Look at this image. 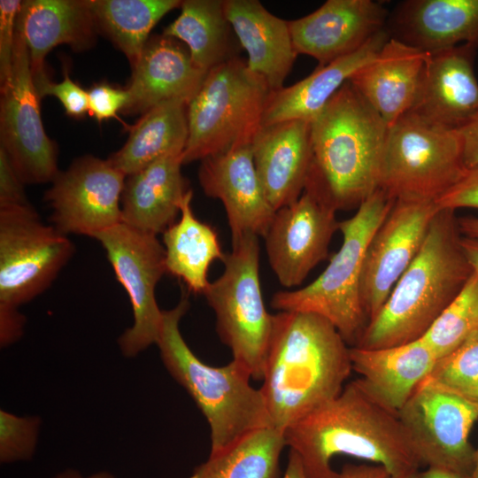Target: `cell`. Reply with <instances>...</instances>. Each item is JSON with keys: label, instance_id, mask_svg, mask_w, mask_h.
I'll use <instances>...</instances> for the list:
<instances>
[{"label": "cell", "instance_id": "obj_1", "mask_svg": "<svg viewBox=\"0 0 478 478\" xmlns=\"http://www.w3.org/2000/svg\"><path fill=\"white\" fill-rule=\"evenodd\" d=\"M352 370L351 347L325 318L279 312L260 388L272 428H289L336 397Z\"/></svg>", "mask_w": 478, "mask_h": 478}, {"label": "cell", "instance_id": "obj_2", "mask_svg": "<svg viewBox=\"0 0 478 478\" xmlns=\"http://www.w3.org/2000/svg\"><path fill=\"white\" fill-rule=\"evenodd\" d=\"M307 478H328L331 460L346 455L382 466L391 478H403L421 465L406 436L398 412L379 402L356 379L334 399L284 432Z\"/></svg>", "mask_w": 478, "mask_h": 478}, {"label": "cell", "instance_id": "obj_3", "mask_svg": "<svg viewBox=\"0 0 478 478\" xmlns=\"http://www.w3.org/2000/svg\"><path fill=\"white\" fill-rule=\"evenodd\" d=\"M389 126L346 81L311 122L305 190L336 211L358 208L380 189Z\"/></svg>", "mask_w": 478, "mask_h": 478}, {"label": "cell", "instance_id": "obj_4", "mask_svg": "<svg viewBox=\"0 0 478 478\" xmlns=\"http://www.w3.org/2000/svg\"><path fill=\"white\" fill-rule=\"evenodd\" d=\"M460 238L455 211L440 209L419 253L368 322L356 347L389 348L426 334L474 273Z\"/></svg>", "mask_w": 478, "mask_h": 478}, {"label": "cell", "instance_id": "obj_5", "mask_svg": "<svg viewBox=\"0 0 478 478\" xmlns=\"http://www.w3.org/2000/svg\"><path fill=\"white\" fill-rule=\"evenodd\" d=\"M189 307L182 296L172 309L163 310L157 345L172 377L193 398L210 427V454L220 452L251 434L272 428L260 389L251 374L232 360L212 366L199 359L185 342L180 321Z\"/></svg>", "mask_w": 478, "mask_h": 478}, {"label": "cell", "instance_id": "obj_6", "mask_svg": "<svg viewBox=\"0 0 478 478\" xmlns=\"http://www.w3.org/2000/svg\"><path fill=\"white\" fill-rule=\"evenodd\" d=\"M395 199L379 189L349 219L339 221L343 243L324 271L310 284L275 292L271 306L280 312L314 313L331 322L350 347L368 324L360 297V277L367 245Z\"/></svg>", "mask_w": 478, "mask_h": 478}, {"label": "cell", "instance_id": "obj_7", "mask_svg": "<svg viewBox=\"0 0 478 478\" xmlns=\"http://www.w3.org/2000/svg\"><path fill=\"white\" fill-rule=\"evenodd\" d=\"M271 91L266 80L239 57L211 69L188 103L189 137L182 163L251 145L262 126Z\"/></svg>", "mask_w": 478, "mask_h": 478}, {"label": "cell", "instance_id": "obj_8", "mask_svg": "<svg viewBox=\"0 0 478 478\" xmlns=\"http://www.w3.org/2000/svg\"><path fill=\"white\" fill-rule=\"evenodd\" d=\"M256 235L232 241L221 260L222 274L204 296L216 318V330L233 359L254 380H262L273 331V314L264 305L259 278V245Z\"/></svg>", "mask_w": 478, "mask_h": 478}, {"label": "cell", "instance_id": "obj_9", "mask_svg": "<svg viewBox=\"0 0 478 478\" xmlns=\"http://www.w3.org/2000/svg\"><path fill=\"white\" fill-rule=\"evenodd\" d=\"M466 169L458 129L408 112L389 127L380 189L395 200L435 201Z\"/></svg>", "mask_w": 478, "mask_h": 478}, {"label": "cell", "instance_id": "obj_10", "mask_svg": "<svg viewBox=\"0 0 478 478\" xmlns=\"http://www.w3.org/2000/svg\"><path fill=\"white\" fill-rule=\"evenodd\" d=\"M74 251L31 204L0 208V309L19 310L44 292Z\"/></svg>", "mask_w": 478, "mask_h": 478}, {"label": "cell", "instance_id": "obj_11", "mask_svg": "<svg viewBox=\"0 0 478 478\" xmlns=\"http://www.w3.org/2000/svg\"><path fill=\"white\" fill-rule=\"evenodd\" d=\"M421 465L470 475L475 449L469 442L478 403L426 378L398 411Z\"/></svg>", "mask_w": 478, "mask_h": 478}, {"label": "cell", "instance_id": "obj_12", "mask_svg": "<svg viewBox=\"0 0 478 478\" xmlns=\"http://www.w3.org/2000/svg\"><path fill=\"white\" fill-rule=\"evenodd\" d=\"M115 276L127 291L134 323L119 337L122 354L131 358L157 343L163 310L156 300V286L166 273V254L158 235L124 222L98 234Z\"/></svg>", "mask_w": 478, "mask_h": 478}, {"label": "cell", "instance_id": "obj_13", "mask_svg": "<svg viewBox=\"0 0 478 478\" xmlns=\"http://www.w3.org/2000/svg\"><path fill=\"white\" fill-rule=\"evenodd\" d=\"M0 135V147L25 184L53 181L60 172L57 148L43 128L27 45L17 27L12 76L1 89Z\"/></svg>", "mask_w": 478, "mask_h": 478}, {"label": "cell", "instance_id": "obj_14", "mask_svg": "<svg viewBox=\"0 0 478 478\" xmlns=\"http://www.w3.org/2000/svg\"><path fill=\"white\" fill-rule=\"evenodd\" d=\"M125 180L108 159L90 155L75 159L44 194L50 224L66 235L92 238L120 224Z\"/></svg>", "mask_w": 478, "mask_h": 478}, {"label": "cell", "instance_id": "obj_15", "mask_svg": "<svg viewBox=\"0 0 478 478\" xmlns=\"http://www.w3.org/2000/svg\"><path fill=\"white\" fill-rule=\"evenodd\" d=\"M439 210L434 200L396 199L372 236L360 277V297L368 322L419 253Z\"/></svg>", "mask_w": 478, "mask_h": 478}, {"label": "cell", "instance_id": "obj_16", "mask_svg": "<svg viewBox=\"0 0 478 478\" xmlns=\"http://www.w3.org/2000/svg\"><path fill=\"white\" fill-rule=\"evenodd\" d=\"M336 212L307 190L294 203L275 211L263 237L270 266L282 286L300 285L328 257L339 227Z\"/></svg>", "mask_w": 478, "mask_h": 478}, {"label": "cell", "instance_id": "obj_17", "mask_svg": "<svg viewBox=\"0 0 478 478\" xmlns=\"http://www.w3.org/2000/svg\"><path fill=\"white\" fill-rule=\"evenodd\" d=\"M389 12L373 0H328L312 13L289 20L295 50L326 66L348 56L386 28Z\"/></svg>", "mask_w": 478, "mask_h": 478}, {"label": "cell", "instance_id": "obj_18", "mask_svg": "<svg viewBox=\"0 0 478 478\" xmlns=\"http://www.w3.org/2000/svg\"><path fill=\"white\" fill-rule=\"evenodd\" d=\"M204 193L224 205L232 241L245 235L264 236L275 211L258 175L251 144L201 160Z\"/></svg>", "mask_w": 478, "mask_h": 478}, {"label": "cell", "instance_id": "obj_19", "mask_svg": "<svg viewBox=\"0 0 478 478\" xmlns=\"http://www.w3.org/2000/svg\"><path fill=\"white\" fill-rule=\"evenodd\" d=\"M476 48L459 45L428 56L410 111L433 123L459 129L478 114Z\"/></svg>", "mask_w": 478, "mask_h": 478}, {"label": "cell", "instance_id": "obj_20", "mask_svg": "<svg viewBox=\"0 0 478 478\" xmlns=\"http://www.w3.org/2000/svg\"><path fill=\"white\" fill-rule=\"evenodd\" d=\"M255 167L274 211L303 194L311 164V122L293 120L261 126L252 143Z\"/></svg>", "mask_w": 478, "mask_h": 478}, {"label": "cell", "instance_id": "obj_21", "mask_svg": "<svg viewBox=\"0 0 478 478\" xmlns=\"http://www.w3.org/2000/svg\"><path fill=\"white\" fill-rule=\"evenodd\" d=\"M207 73L194 64L181 42L164 35L153 36L132 68L127 88L129 99L122 112L143 114L173 99L189 103Z\"/></svg>", "mask_w": 478, "mask_h": 478}, {"label": "cell", "instance_id": "obj_22", "mask_svg": "<svg viewBox=\"0 0 478 478\" xmlns=\"http://www.w3.org/2000/svg\"><path fill=\"white\" fill-rule=\"evenodd\" d=\"M388 23L390 37L428 54L478 48V0H405Z\"/></svg>", "mask_w": 478, "mask_h": 478}, {"label": "cell", "instance_id": "obj_23", "mask_svg": "<svg viewBox=\"0 0 478 478\" xmlns=\"http://www.w3.org/2000/svg\"><path fill=\"white\" fill-rule=\"evenodd\" d=\"M428 56L390 37L349 81L389 127L412 109Z\"/></svg>", "mask_w": 478, "mask_h": 478}, {"label": "cell", "instance_id": "obj_24", "mask_svg": "<svg viewBox=\"0 0 478 478\" xmlns=\"http://www.w3.org/2000/svg\"><path fill=\"white\" fill-rule=\"evenodd\" d=\"M16 27L27 45L34 82L48 78L44 60L53 48L86 50L97 30L89 0L23 1Z\"/></svg>", "mask_w": 478, "mask_h": 478}, {"label": "cell", "instance_id": "obj_25", "mask_svg": "<svg viewBox=\"0 0 478 478\" xmlns=\"http://www.w3.org/2000/svg\"><path fill=\"white\" fill-rule=\"evenodd\" d=\"M223 6L248 54L249 68L262 76L271 90L282 88L297 56L288 21L272 14L258 0H223Z\"/></svg>", "mask_w": 478, "mask_h": 478}, {"label": "cell", "instance_id": "obj_26", "mask_svg": "<svg viewBox=\"0 0 478 478\" xmlns=\"http://www.w3.org/2000/svg\"><path fill=\"white\" fill-rule=\"evenodd\" d=\"M389 38L385 28L357 51L326 66H318L311 74L291 86L272 90L262 126L293 120L312 122L351 75L378 55Z\"/></svg>", "mask_w": 478, "mask_h": 478}, {"label": "cell", "instance_id": "obj_27", "mask_svg": "<svg viewBox=\"0 0 478 478\" xmlns=\"http://www.w3.org/2000/svg\"><path fill=\"white\" fill-rule=\"evenodd\" d=\"M182 165V155L166 156L127 176L122 222L155 235L173 225L189 189L181 173Z\"/></svg>", "mask_w": 478, "mask_h": 478}, {"label": "cell", "instance_id": "obj_28", "mask_svg": "<svg viewBox=\"0 0 478 478\" xmlns=\"http://www.w3.org/2000/svg\"><path fill=\"white\" fill-rule=\"evenodd\" d=\"M352 370L367 390L397 412L427 378L437 358L420 338L389 348L351 347Z\"/></svg>", "mask_w": 478, "mask_h": 478}, {"label": "cell", "instance_id": "obj_29", "mask_svg": "<svg viewBox=\"0 0 478 478\" xmlns=\"http://www.w3.org/2000/svg\"><path fill=\"white\" fill-rule=\"evenodd\" d=\"M188 102L173 99L145 113L131 127L128 139L108 160L126 177L158 159L182 155L188 137Z\"/></svg>", "mask_w": 478, "mask_h": 478}, {"label": "cell", "instance_id": "obj_30", "mask_svg": "<svg viewBox=\"0 0 478 478\" xmlns=\"http://www.w3.org/2000/svg\"><path fill=\"white\" fill-rule=\"evenodd\" d=\"M163 35L181 42L204 72L238 57L240 45L224 12L223 0H185Z\"/></svg>", "mask_w": 478, "mask_h": 478}, {"label": "cell", "instance_id": "obj_31", "mask_svg": "<svg viewBox=\"0 0 478 478\" xmlns=\"http://www.w3.org/2000/svg\"><path fill=\"white\" fill-rule=\"evenodd\" d=\"M192 196L189 189L181 204L180 220L163 233V246L166 273L181 280L194 293L204 294L210 283V266L222 260L225 253L215 230L195 216Z\"/></svg>", "mask_w": 478, "mask_h": 478}, {"label": "cell", "instance_id": "obj_32", "mask_svg": "<svg viewBox=\"0 0 478 478\" xmlns=\"http://www.w3.org/2000/svg\"><path fill=\"white\" fill-rule=\"evenodd\" d=\"M97 29L125 54L131 67L137 63L154 26L180 0H89Z\"/></svg>", "mask_w": 478, "mask_h": 478}, {"label": "cell", "instance_id": "obj_33", "mask_svg": "<svg viewBox=\"0 0 478 478\" xmlns=\"http://www.w3.org/2000/svg\"><path fill=\"white\" fill-rule=\"evenodd\" d=\"M284 433L274 428L256 431L197 466L189 478H279Z\"/></svg>", "mask_w": 478, "mask_h": 478}, {"label": "cell", "instance_id": "obj_34", "mask_svg": "<svg viewBox=\"0 0 478 478\" xmlns=\"http://www.w3.org/2000/svg\"><path fill=\"white\" fill-rule=\"evenodd\" d=\"M478 331V276L473 273L422 340L437 359L447 356Z\"/></svg>", "mask_w": 478, "mask_h": 478}, {"label": "cell", "instance_id": "obj_35", "mask_svg": "<svg viewBox=\"0 0 478 478\" xmlns=\"http://www.w3.org/2000/svg\"><path fill=\"white\" fill-rule=\"evenodd\" d=\"M427 378L478 403V331L451 353L437 359Z\"/></svg>", "mask_w": 478, "mask_h": 478}, {"label": "cell", "instance_id": "obj_36", "mask_svg": "<svg viewBox=\"0 0 478 478\" xmlns=\"http://www.w3.org/2000/svg\"><path fill=\"white\" fill-rule=\"evenodd\" d=\"M39 427L38 417H19L1 410V461L7 463L29 459L36 446Z\"/></svg>", "mask_w": 478, "mask_h": 478}, {"label": "cell", "instance_id": "obj_37", "mask_svg": "<svg viewBox=\"0 0 478 478\" xmlns=\"http://www.w3.org/2000/svg\"><path fill=\"white\" fill-rule=\"evenodd\" d=\"M34 84L40 99L47 96L57 97L68 116L82 118L89 112L88 91L75 83L66 71L60 82L54 83L48 77Z\"/></svg>", "mask_w": 478, "mask_h": 478}, {"label": "cell", "instance_id": "obj_38", "mask_svg": "<svg viewBox=\"0 0 478 478\" xmlns=\"http://www.w3.org/2000/svg\"><path fill=\"white\" fill-rule=\"evenodd\" d=\"M23 1H0V85L9 82L13 65L17 18Z\"/></svg>", "mask_w": 478, "mask_h": 478}, {"label": "cell", "instance_id": "obj_39", "mask_svg": "<svg viewBox=\"0 0 478 478\" xmlns=\"http://www.w3.org/2000/svg\"><path fill=\"white\" fill-rule=\"evenodd\" d=\"M89 112L98 122L117 118L128 103L129 95L126 89L112 87L105 82L95 84L88 91Z\"/></svg>", "mask_w": 478, "mask_h": 478}, {"label": "cell", "instance_id": "obj_40", "mask_svg": "<svg viewBox=\"0 0 478 478\" xmlns=\"http://www.w3.org/2000/svg\"><path fill=\"white\" fill-rule=\"evenodd\" d=\"M435 202L440 209H478V166L467 168L460 180Z\"/></svg>", "mask_w": 478, "mask_h": 478}, {"label": "cell", "instance_id": "obj_41", "mask_svg": "<svg viewBox=\"0 0 478 478\" xmlns=\"http://www.w3.org/2000/svg\"><path fill=\"white\" fill-rule=\"evenodd\" d=\"M24 185L0 147V208L29 205Z\"/></svg>", "mask_w": 478, "mask_h": 478}, {"label": "cell", "instance_id": "obj_42", "mask_svg": "<svg viewBox=\"0 0 478 478\" xmlns=\"http://www.w3.org/2000/svg\"><path fill=\"white\" fill-rule=\"evenodd\" d=\"M25 316L19 310L0 309V343L6 347L19 340L24 330Z\"/></svg>", "mask_w": 478, "mask_h": 478}, {"label": "cell", "instance_id": "obj_43", "mask_svg": "<svg viewBox=\"0 0 478 478\" xmlns=\"http://www.w3.org/2000/svg\"><path fill=\"white\" fill-rule=\"evenodd\" d=\"M463 144L464 162L466 168L478 166V114L458 129Z\"/></svg>", "mask_w": 478, "mask_h": 478}, {"label": "cell", "instance_id": "obj_44", "mask_svg": "<svg viewBox=\"0 0 478 478\" xmlns=\"http://www.w3.org/2000/svg\"><path fill=\"white\" fill-rule=\"evenodd\" d=\"M328 478H391L379 465H345L340 472L334 471Z\"/></svg>", "mask_w": 478, "mask_h": 478}, {"label": "cell", "instance_id": "obj_45", "mask_svg": "<svg viewBox=\"0 0 478 478\" xmlns=\"http://www.w3.org/2000/svg\"><path fill=\"white\" fill-rule=\"evenodd\" d=\"M460 245L474 274L478 276V239L461 235Z\"/></svg>", "mask_w": 478, "mask_h": 478}, {"label": "cell", "instance_id": "obj_46", "mask_svg": "<svg viewBox=\"0 0 478 478\" xmlns=\"http://www.w3.org/2000/svg\"><path fill=\"white\" fill-rule=\"evenodd\" d=\"M283 478H307L298 455L291 450Z\"/></svg>", "mask_w": 478, "mask_h": 478}, {"label": "cell", "instance_id": "obj_47", "mask_svg": "<svg viewBox=\"0 0 478 478\" xmlns=\"http://www.w3.org/2000/svg\"><path fill=\"white\" fill-rule=\"evenodd\" d=\"M458 226L461 235L478 239V218L472 216L459 217Z\"/></svg>", "mask_w": 478, "mask_h": 478}, {"label": "cell", "instance_id": "obj_48", "mask_svg": "<svg viewBox=\"0 0 478 478\" xmlns=\"http://www.w3.org/2000/svg\"><path fill=\"white\" fill-rule=\"evenodd\" d=\"M420 478H471V476L446 469L428 467L425 471L420 472Z\"/></svg>", "mask_w": 478, "mask_h": 478}, {"label": "cell", "instance_id": "obj_49", "mask_svg": "<svg viewBox=\"0 0 478 478\" xmlns=\"http://www.w3.org/2000/svg\"><path fill=\"white\" fill-rule=\"evenodd\" d=\"M53 478H85V477L81 476L78 472L74 470H66L54 476ZM87 478H114V477L108 473L101 472V473H97L93 475H90L89 477H87Z\"/></svg>", "mask_w": 478, "mask_h": 478}, {"label": "cell", "instance_id": "obj_50", "mask_svg": "<svg viewBox=\"0 0 478 478\" xmlns=\"http://www.w3.org/2000/svg\"><path fill=\"white\" fill-rule=\"evenodd\" d=\"M471 478H478V448L475 449L474 467L471 474Z\"/></svg>", "mask_w": 478, "mask_h": 478}, {"label": "cell", "instance_id": "obj_51", "mask_svg": "<svg viewBox=\"0 0 478 478\" xmlns=\"http://www.w3.org/2000/svg\"><path fill=\"white\" fill-rule=\"evenodd\" d=\"M403 478H420V472L418 471V472L410 474Z\"/></svg>", "mask_w": 478, "mask_h": 478}]
</instances>
